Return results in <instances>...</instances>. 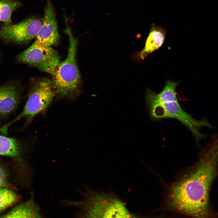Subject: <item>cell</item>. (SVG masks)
Segmentation results:
<instances>
[{"label": "cell", "mask_w": 218, "mask_h": 218, "mask_svg": "<svg viewBox=\"0 0 218 218\" xmlns=\"http://www.w3.org/2000/svg\"><path fill=\"white\" fill-rule=\"evenodd\" d=\"M35 40L45 46L57 43L60 38L54 10L50 0H46L44 15Z\"/></svg>", "instance_id": "cell-8"}, {"label": "cell", "mask_w": 218, "mask_h": 218, "mask_svg": "<svg viewBox=\"0 0 218 218\" xmlns=\"http://www.w3.org/2000/svg\"><path fill=\"white\" fill-rule=\"evenodd\" d=\"M66 28L64 31L68 36L69 46L66 58L60 62L52 75V86L56 93L64 96L74 91L80 81V72L76 60L78 39L73 35L65 18Z\"/></svg>", "instance_id": "cell-3"}, {"label": "cell", "mask_w": 218, "mask_h": 218, "mask_svg": "<svg viewBox=\"0 0 218 218\" xmlns=\"http://www.w3.org/2000/svg\"><path fill=\"white\" fill-rule=\"evenodd\" d=\"M166 33L164 28L152 24L144 47L141 51L134 54V59L137 61L143 60L149 54L158 49L164 41Z\"/></svg>", "instance_id": "cell-9"}, {"label": "cell", "mask_w": 218, "mask_h": 218, "mask_svg": "<svg viewBox=\"0 0 218 218\" xmlns=\"http://www.w3.org/2000/svg\"><path fill=\"white\" fill-rule=\"evenodd\" d=\"M42 21L36 18H29L15 25H5L0 28V38L18 44H26L36 37Z\"/></svg>", "instance_id": "cell-7"}, {"label": "cell", "mask_w": 218, "mask_h": 218, "mask_svg": "<svg viewBox=\"0 0 218 218\" xmlns=\"http://www.w3.org/2000/svg\"><path fill=\"white\" fill-rule=\"evenodd\" d=\"M178 84L177 82L167 81L162 91L157 94L150 89H147L146 92L147 104L163 103L178 101L176 92Z\"/></svg>", "instance_id": "cell-11"}, {"label": "cell", "mask_w": 218, "mask_h": 218, "mask_svg": "<svg viewBox=\"0 0 218 218\" xmlns=\"http://www.w3.org/2000/svg\"><path fill=\"white\" fill-rule=\"evenodd\" d=\"M8 186L7 172L3 166L0 164V188L7 187Z\"/></svg>", "instance_id": "cell-16"}, {"label": "cell", "mask_w": 218, "mask_h": 218, "mask_svg": "<svg viewBox=\"0 0 218 218\" xmlns=\"http://www.w3.org/2000/svg\"><path fill=\"white\" fill-rule=\"evenodd\" d=\"M147 104L153 120L167 118L176 119L189 129L197 141L200 140L204 136L200 132V129L204 127H212L206 120H196L185 111L178 101Z\"/></svg>", "instance_id": "cell-4"}, {"label": "cell", "mask_w": 218, "mask_h": 218, "mask_svg": "<svg viewBox=\"0 0 218 218\" xmlns=\"http://www.w3.org/2000/svg\"><path fill=\"white\" fill-rule=\"evenodd\" d=\"M21 5L17 0H0V21L10 25L12 12Z\"/></svg>", "instance_id": "cell-13"}, {"label": "cell", "mask_w": 218, "mask_h": 218, "mask_svg": "<svg viewBox=\"0 0 218 218\" xmlns=\"http://www.w3.org/2000/svg\"><path fill=\"white\" fill-rule=\"evenodd\" d=\"M217 160V141L215 140L203 153L194 169L170 186L168 199L173 208L196 218L206 217Z\"/></svg>", "instance_id": "cell-1"}, {"label": "cell", "mask_w": 218, "mask_h": 218, "mask_svg": "<svg viewBox=\"0 0 218 218\" xmlns=\"http://www.w3.org/2000/svg\"><path fill=\"white\" fill-rule=\"evenodd\" d=\"M84 198L66 201L68 205L80 209V218H143L130 212L121 200L112 193L95 191L84 185Z\"/></svg>", "instance_id": "cell-2"}, {"label": "cell", "mask_w": 218, "mask_h": 218, "mask_svg": "<svg viewBox=\"0 0 218 218\" xmlns=\"http://www.w3.org/2000/svg\"><path fill=\"white\" fill-rule=\"evenodd\" d=\"M17 59L21 62L36 67L52 75L60 62L57 52L51 46L43 45L36 41L28 48L19 54Z\"/></svg>", "instance_id": "cell-6"}, {"label": "cell", "mask_w": 218, "mask_h": 218, "mask_svg": "<svg viewBox=\"0 0 218 218\" xmlns=\"http://www.w3.org/2000/svg\"><path fill=\"white\" fill-rule=\"evenodd\" d=\"M19 153L18 145L16 140L0 135V155L15 157Z\"/></svg>", "instance_id": "cell-14"}, {"label": "cell", "mask_w": 218, "mask_h": 218, "mask_svg": "<svg viewBox=\"0 0 218 218\" xmlns=\"http://www.w3.org/2000/svg\"><path fill=\"white\" fill-rule=\"evenodd\" d=\"M18 196L12 191L0 188V213L17 202Z\"/></svg>", "instance_id": "cell-15"}, {"label": "cell", "mask_w": 218, "mask_h": 218, "mask_svg": "<svg viewBox=\"0 0 218 218\" xmlns=\"http://www.w3.org/2000/svg\"><path fill=\"white\" fill-rule=\"evenodd\" d=\"M0 218H42L32 198L15 207Z\"/></svg>", "instance_id": "cell-12"}, {"label": "cell", "mask_w": 218, "mask_h": 218, "mask_svg": "<svg viewBox=\"0 0 218 218\" xmlns=\"http://www.w3.org/2000/svg\"><path fill=\"white\" fill-rule=\"evenodd\" d=\"M54 90L49 79L45 78L38 80L32 87L22 111L12 121L0 128V132L6 134L8 127L13 123L23 117L32 118L45 110L53 100Z\"/></svg>", "instance_id": "cell-5"}, {"label": "cell", "mask_w": 218, "mask_h": 218, "mask_svg": "<svg viewBox=\"0 0 218 218\" xmlns=\"http://www.w3.org/2000/svg\"><path fill=\"white\" fill-rule=\"evenodd\" d=\"M20 94L12 84L0 86V116L4 117L16 108L20 100Z\"/></svg>", "instance_id": "cell-10"}]
</instances>
